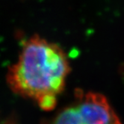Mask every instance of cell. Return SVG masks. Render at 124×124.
<instances>
[{"label":"cell","mask_w":124,"mask_h":124,"mask_svg":"<svg viewBox=\"0 0 124 124\" xmlns=\"http://www.w3.org/2000/svg\"><path fill=\"white\" fill-rule=\"evenodd\" d=\"M70 72L63 49L35 35L23 43L16 62L8 70L6 82L12 92L37 103L44 97H57Z\"/></svg>","instance_id":"cell-1"},{"label":"cell","mask_w":124,"mask_h":124,"mask_svg":"<svg viewBox=\"0 0 124 124\" xmlns=\"http://www.w3.org/2000/svg\"><path fill=\"white\" fill-rule=\"evenodd\" d=\"M73 103L85 124H122L108 99L102 93L77 90Z\"/></svg>","instance_id":"cell-2"},{"label":"cell","mask_w":124,"mask_h":124,"mask_svg":"<svg viewBox=\"0 0 124 124\" xmlns=\"http://www.w3.org/2000/svg\"><path fill=\"white\" fill-rule=\"evenodd\" d=\"M49 124H85L75 104L73 102L62 108Z\"/></svg>","instance_id":"cell-3"}]
</instances>
